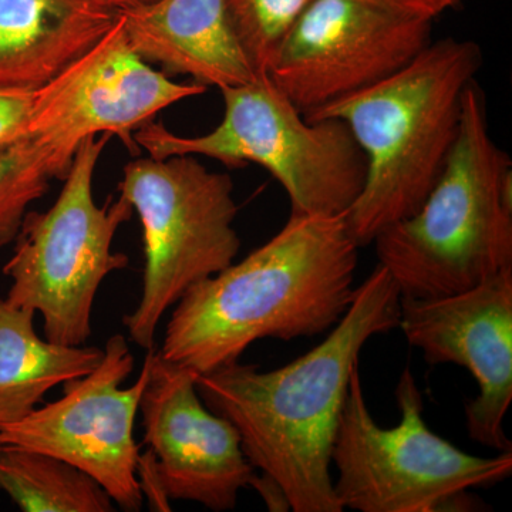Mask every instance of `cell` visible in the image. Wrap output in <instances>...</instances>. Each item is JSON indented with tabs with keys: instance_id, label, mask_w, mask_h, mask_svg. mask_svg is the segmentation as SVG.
Returning <instances> with one entry per match:
<instances>
[{
	"instance_id": "obj_1",
	"label": "cell",
	"mask_w": 512,
	"mask_h": 512,
	"mask_svg": "<svg viewBox=\"0 0 512 512\" xmlns=\"http://www.w3.org/2000/svg\"><path fill=\"white\" fill-rule=\"evenodd\" d=\"M399 286L382 265L355 291L328 338L279 369L234 362L197 376L198 394L241 437L255 470L274 480L295 512H342L332 450L363 346L400 322Z\"/></svg>"
},
{
	"instance_id": "obj_2",
	"label": "cell",
	"mask_w": 512,
	"mask_h": 512,
	"mask_svg": "<svg viewBox=\"0 0 512 512\" xmlns=\"http://www.w3.org/2000/svg\"><path fill=\"white\" fill-rule=\"evenodd\" d=\"M357 261L345 214H291L262 247L184 293L158 355L204 375L256 340L325 333L352 303Z\"/></svg>"
},
{
	"instance_id": "obj_3",
	"label": "cell",
	"mask_w": 512,
	"mask_h": 512,
	"mask_svg": "<svg viewBox=\"0 0 512 512\" xmlns=\"http://www.w3.org/2000/svg\"><path fill=\"white\" fill-rule=\"evenodd\" d=\"M483 63L476 42L446 37L382 82L305 116L342 120L365 154V185L345 214L359 248L429 197L456 144L464 92Z\"/></svg>"
},
{
	"instance_id": "obj_4",
	"label": "cell",
	"mask_w": 512,
	"mask_h": 512,
	"mask_svg": "<svg viewBox=\"0 0 512 512\" xmlns=\"http://www.w3.org/2000/svg\"><path fill=\"white\" fill-rule=\"evenodd\" d=\"M511 167L491 137L485 94L473 80L456 144L429 197L373 241L402 298L468 291L512 266Z\"/></svg>"
},
{
	"instance_id": "obj_5",
	"label": "cell",
	"mask_w": 512,
	"mask_h": 512,
	"mask_svg": "<svg viewBox=\"0 0 512 512\" xmlns=\"http://www.w3.org/2000/svg\"><path fill=\"white\" fill-rule=\"evenodd\" d=\"M224 117L204 136L181 137L160 123L134 133L151 158L204 156L228 167L261 165L285 188L292 215L349 211L366 181V158L339 119L308 120L268 74L221 90Z\"/></svg>"
},
{
	"instance_id": "obj_6",
	"label": "cell",
	"mask_w": 512,
	"mask_h": 512,
	"mask_svg": "<svg viewBox=\"0 0 512 512\" xmlns=\"http://www.w3.org/2000/svg\"><path fill=\"white\" fill-rule=\"evenodd\" d=\"M400 423L382 429L367 407L359 366L350 375L332 450L338 470L333 490L343 510L431 512L467 507L470 488L503 483L512 473V450L471 456L437 436L423 419V397L410 369L396 387Z\"/></svg>"
},
{
	"instance_id": "obj_7",
	"label": "cell",
	"mask_w": 512,
	"mask_h": 512,
	"mask_svg": "<svg viewBox=\"0 0 512 512\" xmlns=\"http://www.w3.org/2000/svg\"><path fill=\"white\" fill-rule=\"evenodd\" d=\"M109 137L80 144L55 204L45 212L28 211L3 266L12 282L6 299L40 313L45 338L59 345L89 340L100 285L130 262L111 247L133 207L121 195L101 207L93 197L94 171Z\"/></svg>"
},
{
	"instance_id": "obj_8",
	"label": "cell",
	"mask_w": 512,
	"mask_h": 512,
	"mask_svg": "<svg viewBox=\"0 0 512 512\" xmlns=\"http://www.w3.org/2000/svg\"><path fill=\"white\" fill-rule=\"evenodd\" d=\"M119 190L140 217L146 256L140 301L123 323L131 342L150 350L165 313L237 258L234 183L192 156L150 157L124 167Z\"/></svg>"
},
{
	"instance_id": "obj_9",
	"label": "cell",
	"mask_w": 512,
	"mask_h": 512,
	"mask_svg": "<svg viewBox=\"0 0 512 512\" xmlns=\"http://www.w3.org/2000/svg\"><path fill=\"white\" fill-rule=\"evenodd\" d=\"M431 30L433 19L396 0H312L266 74L308 116L399 72Z\"/></svg>"
},
{
	"instance_id": "obj_10",
	"label": "cell",
	"mask_w": 512,
	"mask_h": 512,
	"mask_svg": "<svg viewBox=\"0 0 512 512\" xmlns=\"http://www.w3.org/2000/svg\"><path fill=\"white\" fill-rule=\"evenodd\" d=\"M153 349L147 350L136 382L123 387L134 370V356L123 335L111 336L96 369L63 383V396L56 402L0 427V444L60 458L94 478L121 510L140 511L143 495L136 477L140 448L134 424Z\"/></svg>"
},
{
	"instance_id": "obj_11",
	"label": "cell",
	"mask_w": 512,
	"mask_h": 512,
	"mask_svg": "<svg viewBox=\"0 0 512 512\" xmlns=\"http://www.w3.org/2000/svg\"><path fill=\"white\" fill-rule=\"evenodd\" d=\"M205 90L198 83H174L154 70L128 42L120 13L99 42L36 90L30 138L46 148L57 178L64 180L86 138L117 136L137 156L138 128Z\"/></svg>"
},
{
	"instance_id": "obj_12",
	"label": "cell",
	"mask_w": 512,
	"mask_h": 512,
	"mask_svg": "<svg viewBox=\"0 0 512 512\" xmlns=\"http://www.w3.org/2000/svg\"><path fill=\"white\" fill-rule=\"evenodd\" d=\"M399 328L429 365L466 367L480 394L466 406L471 440L510 451L504 419L512 400V266L468 291L400 299Z\"/></svg>"
},
{
	"instance_id": "obj_13",
	"label": "cell",
	"mask_w": 512,
	"mask_h": 512,
	"mask_svg": "<svg viewBox=\"0 0 512 512\" xmlns=\"http://www.w3.org/2000/svg\"><path fill=\"white\" fill-rule=\"evenodd\" d=\"M197 376L151 350L138 406L144 443L156 454L170 500L194 501L215 512L234 510L239 491L254 483L256 470L238 430L202 402Z\"/></svg>"
},
{
	"instance_id": "obj_14",
	"label": "cell",
	"mask_w": 512,
	"mask_h": 512,
	"mask_svg": "<svg viewBox=\"0 0 512 512\" xmlns=\"http://www.w3.org/2000/svg\"><path fill=\"white\" fill-rule=\"evenodd\" d=\"M120 13L128 42L147 63L220 90L258 76L225 0H157Z\"/></svg>"
},
{
	"instance_id": "obj_15",
	"label": "cell",
	"mask_w": 512,
	"mask_h": 512,
	"mask_svg": "<svg viewBox=\"0 0 512 512\" xmlns=\"http://www.w3.org/2000/svg\"><path fill=\"white\" fill-rule=\"evenodd\" d=\"M119 15L103 0H0V87L39 89Z\"/></svg>"
},
{
	"instance_id": "obj_16",
	"label": "cell",
	"mask_w": 512,
	"mask_h": 512,
	"mask_svg": "<svg viewBox=\"0 0 512 512\" xmlns=\"http://www.w3.org/2000/svg\"><path fill=\"white\" fill-rule=\"evenodd\" d=\"M36 313L0 298V427L25 419L49 390L89 375L103 349L40 338Z\"/></svg>"
},
{
	"instance_id": "obj_17",
	"label": "cell",
	"mask_w": 512,
	"mask_h": 512,
	"mask_svg": "<svg viewBox=\"0 0 512 512\" xmlns=\"http://www.w3.org/2000/svg\"><path fill=\"white\" fill-rule=\"evenodd\" d=\"M0 490L25 512L116 511L89 474L50 454L0 444Z\"/></svg>"
},
{
	"instance_id": "obj_18",
	"label": "cell",
	"mask_w": 512,
	"mask_h": 512,
	"mask_svg": "<svg viewBox=\"0 0 512 512\" xmlns=\"http://www.w3.org/2000/svg\"><path fill=\"white\" fill-rule=\"evenodd\" d=\"M57 178L52 158L33 138L0 151V248L15 242L30 204Z\"/></svg>"
},
{
	"instance_id": "obj_19",
	"label": "cell",
	"mask_w": 512,
	"mask_h": 512,
	"mask_svg": "<svg viewBox=\"0 0 512 512\" xmlns=\"http://www.w3.org/2000/svg\"><path fill=\"white\" fill-rule=\"evenodd\" d=\"M312 0H225L239 43L258 74H266L282 40Z\"/></svg>"
},
{
	"instance_id": "obj_20",
	"label": "cell",
	"mask_w": 512,
	"mask_h": 512,
	"mask_svg": "<svg viewBox=\"0 0 512 512\" xmlns=\"http://www.w3.org/2000/svg\"><path fill=\"white\" fill-rule=\"evenodd\" d=\"M35 92L0 87V151L30 137Z\"/></svg>"
},
{
	"instance_id": "obj_21",
	"label": "cell",
	"mask_w": 512,
	"mask_h": 512,
	"mask_svg": "<svg viewBox=\"0 0 512 512\" xmlns=\"http://www.w3.org/2000/svg\"><path fill=\"white\" fill-rule=\"evenodd\" d=\"M136 477L140 493L143 498H146L150 510L171 511V500L165 491L157 457L150 448L146 453L138 454Z\"/></svg>"
},
{
	"instance_id": "obj_22",
	"label": "cell",
	"mask_w": 512,
	"mask_h": 512,
	"mask_svg": "<svg viewBox=\"0 0 512 512\" xmlns=\"http://www.w3.org/2000/svg\"><path fill=\"white\" fill-rule=\"evenodd\" d=\"M396 2L434 20L447 10L457 8L461 0H396Z\"/></svg>"
},
{
	"instance_id": "obj_23",
	"label": "cell",
	"mask_w": 512,
	"mask_h": 512,
	"mask_svg": "<svg viewBox=\"0 0 512 512\" xmlns=\"http://www.w3.org/2000/svg\"><path fill=\"white\" fill-rule=\"evenodd\" d=\"M103 2L117 10H126L137 8V6L150 5V3L157 2V0H103Z\"/></svg>"
}]
</instances>
